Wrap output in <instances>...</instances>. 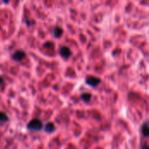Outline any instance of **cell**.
Wrapping results in <instances>:
<instances>
[{
	"label": "cell",
	"instance_id": "1",
	"mask_svg": "<svg viewBox=\"0 0 149 149\" xmlns=\"http://www.w3.org/2000/svg\"><path fill=\"white\" fill-rule=\"evenodd\" d=\"M42 127H43L42 121L39 119H34L31 120L29 124L27 125L28 129H30L32 131H39V130H41Z\"/></svg>",
	"mask_w": 149,
	"mask_h": 149
},
{
	"label": "cell",
	"instance_id": "2",
	"mask_svg": "<svg viewBox=\"0 0 149 149\" xmlns=\"http://www.w3.org/2000/svg\"><path fill=\"white\" fill-rule=\"evenodd\" d=\"M86 82L88 86H90L92 87H95V86H98L100 84L101 79L100 78L94 77V76H88L86 78Z\"/></svg>",
	"mask_w": 149,
	"mask_h": 149
},
{
	"label": "cell",
	"instance_id": "3",
	"mask_svg": "<svg viewBox=\"0 0 149 149\" xmlns=\"http://www.w3.org/2000/svg\"><path fill=\"white\" fill-rule=\"evenodd\" d=\"M140 133L143 137L148 138L149 137V121L146 120L140 127Z\"/></svg>",
	"mask_w": 149,
	"mask_h": 149
},
{
	"label": "cell",
	"instance_id": "4",
	"mask_svg": "<svg viewBox=\"0 0 149 149\" xmlns=\"http://www.w3.org/2000/svg\"><path fill=\"white\" fill-rule=\"evenodd\" d=\"M59 53H60L61 57H63L64 59H68L72 55V51H71L70 48L67 47V46H62V47H60Z\"/></svg>",
	"mask_w": 149,
	"mask_h": 149
},
{
	"label": "cell",
	"instance_id": "5",
	"mask_svg": "<svg viewBox=\"0 0 149 149\" xmlns=\"http://www.w3.org/2000/svg\"><path fill=\"white\" fill-rule=\"evenodd\" d=\"M25 57V53L23 51H17L14 54H13L12 59L16 61H20Z\"/></svg>",
	"mask_w": 149,
	"mask_h": 149
},
{
	"label": "cell",
	"instance_id": "6",
	"mask_svg": "<svg viewBox=\"0 0 149 149\" xmlns=\"http://www.w3.org/2000/svg\"><path fill=\"white\" fill-rule=\"evenodd\" d=\"M80 99L85 102H89L92 99V94L89 92H84L80 95Z\"/></svg>",
	"mask_w": 149,
	"mask_h": 149
},
{
	"label": "cell",
	"instance_id": "7",
	"mask_svg": "<svg viewBox=\"0 0 149 149\" xmlns=\"http://www.w3.org/2000/svg\"><path fill=\"white\" fill-rule=\"evenodd\" d=\"M45 132H47V133H52L54 130H55V126H54L53 123L49 122V123H47V124L45 125Z\"/></svg>",
	"mask_w": 149,
	"mask_h": 149
},
{
	"label": "cell",
	"instance_id": "8",
	"mask_svg": "<svg viewBox=\"0 0 149 149\" xmlns=\"http://www.w3.org/2000/svg\"><path fill=\"white\" fill-rule=\"evenodd\" d=\"M63 33V30L60 27H55V29H54V32H53V34H54V37L55 38H59L61 37Z\"/></svg>",
	"mask_w": 149,
	"mask_h": 149
},
{
	"label": "cell",
	"instance_id": "9",
	"mask_svg": "<svg viewBox=\"0 0 149 149\" xmlns=\"http://www.w3.org/2000/svg\"><path fill=\"white\" fill-rule=\"evenodd\" d=\"M7 120H8V116L6 115V113L0 112V121L5 122V121H7Z\"/></svg>",
	"mask_w": 149,
	"mask_h": 149
},
{
	"label": "cell",
	"instance_id": "10",
	"mask_svg": "<svg viewBox=\"0 0 149 149\" xmlns=\"http://www.w3.org/2000/svg\"><path fill=\"white\" fill-rule=\"evenodd\" d=\"M141 149H149V146L146 143L141 145Z\"/></svg>",
	"mask_w": 149,
	"mask_h": 149
},
{
	"label": "cell",
	"instance_id": "11",
	"mask_svg": "<svg viewBox=\"0 0 149 149\" xmlns=\"http://www.w3.org/2000/svg\"><path fill=\"white\" fill-rule=\"evenodd\" d=\"M4 84V78L2 77H0V86Z\"/></svg>",
	"mask_w": 149,
	"mask_h": 149
}]
</instances>
